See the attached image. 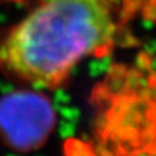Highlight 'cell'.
I'll use <instances>...</instances> for the list:
<instances>
[{
  "label": "cell",
  "instance_id": "2",
  "mask_svg": "<svg viewBox=\"0 0 156 156\" xmlns=\"http://www.w3.org/2000/svg\"><path fill=\"white\" fill-rule=\"evenodd\" d=\"M94 103L95 133L107 156H156V74L115 68Z\"/></svg>",
  "mask_w": 156,
  "mask_h": 156
},
{
  "label": "cell",
  "instance_id": "1",
  "mask_svg": "<svg viewBox=\"0 0 156 156\" xmlns=\"http://www.w3.org/2000/svg\"><path fill=\"white\" fill-rule=\"evenodd\" d=\"M150 0H43L0 31V69L30 89L53 90L87 57L134 42L131 23Z\"/></svg>",
  "mask_w": 156,
  "mask_h": 156
},
{
  "label": "cell",
  "instance_id": "3",
  "mask_svg": "<svg viewBox=\"0 0 156 156\" xmlns=\"http://www.w3.org/2000/svg\"><path fill=\"white\" fill-rule=\"evenodd\" d=\"M53 126L55 111L42 92L23 89L0 99V136L9 147L18 151L41 147Z\"/></svg>",
  "mask_w": 156,
  "mask_h": 156
}]
</instances>
